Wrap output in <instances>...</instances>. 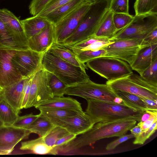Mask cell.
<instances>
[{"label": "cell", "instance_id": "cell-26", "mask_svg": "<svg viewBox=\"0 0 157 157\" xmlns=\"http://www.w3.org/2000/svg\"><path fill=\"white\" fill-rule=\"evenodd\" d=\"M39 116L32 124L25 128L31 133L38 134L44 137L55 127V125L40 113Z\"/></svg>", "mask_w": 157, "mask_h": 157}, {"label": "cell", "instance_id": "cell-7", "mask_svg": "<svg viewBox=\"0 0 157 157\" xmlns=\"http://www.w3.org/2000/svg\"><path fill=\"white\" fill-rule=\"evenodd\" d=\"M157 28V13L135 15L131 22L119 31L111 39L143 40L147 34Z\"/></svg>", "mask_w": 157, "mask_h": 157}, {"label": "cell", "instance_id": "cell-42", "mask_svg": "<svg viewBox=\"0 0 157 157\" xmlns=\"http://www.w3.org/2000/svg\"><path fill=\"white\" fill-rule=\"evenodd\" d=\"M51 0H32L29 6L30 13L33 16L37 15Z\"/></svg>", "mask_w": 157, "mask_h": 157}, {"label": "cell", "instance_id": "cell-38", "mask_svg": "<svg viewBox=\"0 0 157 157\" xmlns=\"http://www.w3.org/2000/svg\"><path fill=\"white\" fill-rule=\"evenodd\" d=\"M40 115V113L34 115L31 113L23 116H19L12 125L17 128H25L32 124Z\"/></svg>", "mask_w": 157, "mask_h": 157}, {"label": "cell", "instance_id": "cell-4", "mask_svg": "<svg viewBox=\"0 0 157 157\" xmlns=\"http://www.w3.org/2000/svg\"><path fill=\"white\" fill-rule=\"evenodd\" d=\"M110 1L111 0H100L91 4L75 31L68 38L59 44L72 45L94 36L109 9Z\"/></svg>", "mask_w": 157, "mask_h": 157}, {"label": "cell", "instance_id": "cell-40", "mask_svg": "<svg viewBox=\"0 0 157 157\" xmlns=\"http://www.w3.org/2000/svg\"><path fill=\"white\" fill-rule=\"evenodd\" d=\"M113 42L114 40L111 39L105 38L103 39L95 41L82 49L71 50L73 52L86 50L98 51L113 43Z\"/></svg>", "mask_w": 157, "mask_h": 157}, {"label": "cell", "instance_id": "cell-47", "mask_svg": "<svg viewBox=\"0 0 157 157\" xmlns=\"http://www.w3.org/2000/svg\"><path fill=\"white\" fill-rule=\"evenodd\" d=\"M156 120H157V116H154L151 117L144 122H139L138 123L140 126L142 132L145 131Z\"/></svg>", "mask_w": 157, "mask_h": 157}, {"label": "cell", "instance_id": "cell-5", "mask_svg": "<svg viewBox=\"0 0 157 157\" xmlns=\"http://www.w3.org/2000/svg\"><path fill=\"white\" fill-rule=\"evenodd\" d=\"M106 84L113 91H121L141 98L157 101V84L149 82L141 75L133 73Z\"/></svg>", "mask_w": 157, "mask_h": 157}, {"label": "cell", "instance_id": "cell-51", "mask_svg": "<svg viewBox=\"0 0 157 157\" xmlns=\"http://www.w3.org/2000/svg\"><path fill=\"white\" fill-rule=\"evenodd\" d=\"M4 125L3 123L0 120V127Z\"/></svg>", "mask_w": 157, "mask_h": 157}, {"label": "cell", "instance_id": "cell-25", "mask_svg": "<svg viewBox=\"0 0 157 157\" xmlns=\"http://www.w3.org/2000/svg\"><path fill=\"white\" fill-rule=\"evenodd\" d=\"M20 149L28 151L38 155H52L53 148L48 145L44 142V137H39L21 143Z\"/></svg>", "mask_w": 157, "mask_h": 157}, {"label": "cell", "instance_id": "cell-19", "mask_svg": "<svg viewBox=\"0 0 157 157\" xmlns=\"http://www.w3.org/2000/svg\"><path fill=\"white\" fill-rule=\"evenodd\" d=\"M157 59V44L140 50L130 66L132 70L141 75L143 72Z\"/></svg>", "mask_w": 157, "mask_h": 157}, {"label": "cell", "instance_id": "cell-9", "mask_svg": "<svg viewBox=\"0 0 157 157\" xmlns=\"http://www.w3.org/2000/svg\"><path fill=\"white\" fill-rule=\"evenodd\" d=\"M49 72L42 68L33 76L25 109L36 107L54 96L49 85Z\"/></svg>", "mask_w": 157, "mask_h": 157}, {"label": "cell", "instance_id": "cell-41", "mask_svg": "<svg viewBox=\"0 0 157 157\" xmlns=\"http://www.w3.org/2000/svg\"><path fill=\"white\" fill-rule=\"evenodd\" d=\"M71 0H51L37 15L44 17L54 10Z\"/></svg>", "mask_w": 157, "mask_h": 157}, {"label": "cell", "instance_id": "cell-50", "mask_svg": "<svg viewBox=\"0 0 157 157\" xmlns=\"http://www.w3.org/2000/svg\"><path fill=\"white\" fill-rule=\"evenodd\" d=\"M85 2L90 4L94 3L100 0H83Z\"/></svg>", "mask_w": 157, "mask_h": 157}, {"label": "cell", "instance_id": "cell-44", "mask_svg": "<svg viewBox=\"0 0 157 157\" xmlns=\"http://www.w3.org/2000/svg\"><path fill=\"white\" fill-rule=\"evenodd\" d=\"M33 76L25 78L23 91V95L21 105V109H25L28 101Z\"/></svg>", "mask_w": 157, "mask_h": 157}, {"label": "cell", "instance_id": "cell-1", "mask_svg": "<svg viewBox=\"0 0 157 157\" xmlns=\"http://www.w3.org/2000/svg\"><path fill=\"white\" fill-rule=\"evenodd\" d=\"M136 121L127 119L99 122L67 144L59 147V152H68L94 144L104 138L125 135L136 125Z\"/></svg>", "mask_w": 157, "mask_h": 157}, {"label": "cell", "instance_id": "cell-46", "mask_svg": "<svg viewBox=\"0 0 157 157\" xmlns=\"http://www.w3.org/2000/svg\"><path fill=\"white\" fill-rule=\"evenodd\" d=\"M76 136L75 135L69 133L59 139L56 142L53 148L63 146L75 139Z\"/></svg>", "mask_w": 157, "mask_h": 157}, {"label": "cell", "instance_id": "cell-35", "mask_svg": "<svg viewBox=\"0 0 157 157\" xmlns=\"http://www.w3.org/2000/svg\"><path fill=\"white\" fill-rule=\"evenodd\" d=\"M134 16L129 13H113V22L118 31L128 25L132 20Z\"/></svg>", "mask_w": 157, "mask_h": 157}, {"label": "cell", "instance_id": "cell-22", "mask_svg": "<svg viewBox=\"0 0 157 157\" xmlns=\"http://www.w3.org/2000/svg\"><path fill=\"white\" fill-rule=\"evenodd\" d=\"M85 2L83 0H71L54 10L44 17L55 25Z\"/></svg>", "mask_w": 157, "mask_h": 157}, {"label": "cell", "instance_id": "cell-6", "mask_svg": "<svg viewBox=\"0 0 157 157\" xmlns=\"http://www.w3.org/2000/svg\"><path fill=\"white\" fill-rule=\"evenodd\" d=\"M86 65L107 81L115 80L133 73L127 63L113 57H98L87 61Z\"/></svg>", "mask_w": 157, "mask_h": 157}, {"label": "cell", "instance_id": "cell-52", "mask_svg": "<svg viewBox=\"0 0 157 157\" xmlns=\"http://www.w3.org/2000/svg\"><path fill=\"white\" fill-rule=\"evenodd\" d=\"M2 88L0 86V94H1V92L2 91Z\"/></svg>", "mask_w": 157, "mask_h": 157}, {"label": "cell", "instance_id": "cell-30", "mask_svg": "<svg viewBox=\"0 0 157 157\" xmlns=\"http://www.w3.org/2000/svg\"><path fill=\"white\" fill-rule=\"evenodd\" d=\"M0 48L15 50H23L14 42L6 26L0 19Z\"/></svg>", "mask_w": 157, "mask_h": 157}, {"label": "cell", "instance_id": "cell-24", "mask_svg": "<svg viewBox=\"0 0 157 157\" xmlns=\"http://www.w3.org/2000/svg\"><path fill=\"white\" fill-rule=\"evenodd\" d=\"M113 13L108 10L102 20L94 36L111 39L118 32L113 21Z\"/></svg>", "mask_w": 157, "mask_h": 157}, {"label": "cell", "instance_id": "cell-8", "mask_svg": "<svg viewBox=\"0 0 157 157\" xmlns=\"http://www.w3.org/2000/svg\"><path fill=\"white\" fill-rule=\"evenodd\" d=\"M65 94L86 100L91 99L114 103L115 99L118 97L106 84L97 83L90 79L86 82L67 87Z\"/></svg>", "mask_w": 157, "mask_h": 157}, {"label": "cell", "instance_id": "cell-45", "mask_svg": "<svg viewBox=\"0 0 157 157\" xmlns=\"http://www.w3.org/2000/svg\"><path fill=\"white\" fill-rule=\"evenodd\" d=\"M119 137V138L107 144L105 148L107 150L110 151L113 150L121 143L134 137L135 136L133 134L131 133L126 135L125 134Z\"/></svg>", "mask_w": 157, "mask_h": 157}, {"label": "cell", "instance_id": "cell-23", "mask_svg": "<svg viewBox=\"0 0 157 157\" xmlns=\"http://www.w3.org/2000/svg\"><path fill=\"white\" fill-rule=\"evenodd\" d=\"M48 51L71 64L85 70L88 69V67L86 64L82 63L79 60L76 54L73 51L64 45L54 43Z\"/></svg>", "mask_w": 157, "mask_h": 157}, {"label": "cell", "instance_id": "cell-28", "mask_svg": "<svg viewBox=\"0 0 157 157\" xmlns=\"http://www.w3.org/2000/svg\"><path fill=\"white\" fill-rule=\"evenodd\" d=\"M40 113L50 120L76 115L84 112L82 109H64L52 108H39Z\"/></svg>", "mask_w": 157, "mask_h": 157}, {"label": "cell", "instance_id": "cell-11", "mask_svg": "<svg viewBox=\"0 0 157 157\" xmlns=\"http://www.w3.org/2000/svg\"><path fill=\"white\" fill-rule=\"evenodd\" d=\"M43 54L29 48L16 50L12 61L22 78H26L42 68L41 62Z\"/></svg>", "mask_w": 157, "mask_h": 157}, {"label": "cell", "instance_id": "cell-39", "mask_svg": "<svg viewBox=\"0 0 157 157\" xmlns=\"http://www.w3.org/2000/svg\"><path fill=\"white\" fill-rule=\"evenodd\" d=\"M141 76L146 80L157 84V59L143 72Z\"/></svg>", "mask_w": 157, "mask_h": 157}, {"label": "cell", "instance_id": "cell-33", "mask_svg": "<svg viewBox=\"0 0 157 157\" xmlns=\"http://www.w3.org/2000/svg\"><path fill=\"white\" fill-rule=\"evenodd\" d=\"M68 133H69L65 129L56 126L47 136L44 137V140L48 145L53 148L59 139Z\"/></svg>", "mask_w": 157, "mask_h": 157}, {"label": "cell", "instance_id": "cell-43", "mask_svg": "<svg viewBox=\"0 0 157 157\" xmlns=\"http://www.w3.org/2000/svg\"><path fill=\"white\" fill-rule=\"evenodd\" d=\"M157 44V28L154 29L143 39L141 44V49Z\"/></svg>", "mask_w": 157, "mask_h": 157}, {"label": "cell", "instance_id": "cell-21", "mask_svg": "<svg viewBox=\"0 0 157 157\" xmlns=\"http://www.w3.org/2000/svg\"><path fill=\"white\" fill-rule=\"evenodd\" d=\"M21 21L28 39L39 33L51 23L45 17L37 15L21 20Z\"/></svg>", "mask_w": 157, "mask_h": 157}, {"label": "cell", "instance_id": "cell-18", "mask_svg": "<svg viewBox=\"0 0 157 157\" xmlns=\"http://www.w3.org/2000/svg\"><path fill=\"white\" fill-rule=\"evenodd\" d=\"M25 78H22L16 82L3 88L1 93L4 99L20 113L21 109Z\"/></svg>", "mask_w": 157, "mask_h": 157}, {"label": "cell", "instance_id": "cell-10", "mask_svg": "<svg viewBox=\"0 0 157 157\" xmlns=\"http://www.w3.org/2000/svg\"><path fill=\"white\" fill-rule=\"evenodd\" d=\"M142 40L133 39L113 40V43L102 48L106 51L105 56L120 59L131 66L141 49Z\"/></svg>", "mask_w": 157, "mask_h": 157}, {"label": "cell", "instance_id": "cell-2", "mask_svg": "<svg viewBox=\"0 0 157 157\" xmlns=\"http://www.w3.org/2000/svg\"><path fill=\"white\" fill-rule=\"evenodd\" d=\"M86 113L95 124L127 119H133L138 122L145 111L138 109L124 103L112 102L89 99Z\"/></svg>", "mask_w": 157, "mask_h": 157}, {"label": "cell", "instance_id": "cell-12", "mask_svg": "<svg viewBox=\"0 0 157 157\" xmlns=\"http://www.w3.org/2000/svg\"><path fill=\"white\" fill-rule=\"evenodd\" d=\"M91 4L85 2L55 25V43H60L70 36L78 26Z\"/></svg>", "mask_w": 157, "mask_h": 157}, {"label": "cell", "instance_id": "cell-37", "mask_svg": "<svg viewBox=\"0 0 157 157\" xmlns=\"http://www.w3.org/2000/svg\"><path fill=\"white\" fill-rule=\"evenodd\" d=\"M157 128V120L146 130L142 132L138 135L135 137L133 141L135 144L142 145L155 132Z\"/></svg>", "mask_w": 157, "mask_h": 157}, {"label": "cell", "instance_id": "cell-13", "mask_svg": "<svg viewBox=\"0 0 157 157\" xmlns=\"http://www.w3.org/2000/svg\"><path fill=\"white\" fill-rule=\"evenodd\" d=\"M31 133L26 129L13 125L0 127V155L10 154L15 146L22 140L28 138Z\"/></svg>", "mask_w": 157, "mask_h": 157}, {"label": "cell", "instance_id": "cell-32", "mask_svg": "<svg viewBox=\"0 0 157 157\" xmlns=\"http://www.w3.org/2000/svg\"><path fill=\"white\" fill-rule=\"evenodd\" d=\"M49 85L54 96L63 97L65 94L67 86L56 76L50 72Z\"/></svg>", "mask_w": 157, "mask_h": 157}, {"label": "cell", "instance_id": "cell-36", "mask_svg": "<svg viewBox=\"0 0 157 157\" xmlns=\"http://www.w3.org/2000/svg\"><path fill=\"white\" fill-rule=\"evenodd\" d=\"M129 0H111L109 10L113 13L128 14Z\"/></svg>", "mask_w": 157, "mask_h": 157}, {"label": "cell", "instance_id": "cell-16", "mask_svg": "<svg viewBox=\"0 0 157 157\" xmlns=\"http://www.w3.org/2000/svg\"><path fill=\"white\" fill-rule=\"evenodd\" d=\"M16 51L0 48V86L2 88L23 78L12 62Z\"/></svg>", "mask_w": 157, "mask_h": 157}, {"label": "cell", "instance_id": "cell-48", "mask_svg": "<svg viewBox=\"0 0 157 157\" xmlns=\"http://www.w3.org/2000/svg\"><path fill=\"white\" fill-rule=\"evenodd\" d=\"M142 99L145 103L149 110L157 111V101L144 98Z\"/></svg>", "mask_w": 157, "mask_h": 157}, {"label": "cell", "instance_id": "cell-27", "mask_svg": "<svg viewBox=\"0 0 157 157\" xmlns=\"http://www.w3.org/2000/svg\"><path fill=\"white\" fill-rule=\"evenodd\" d=\"M19 113L4 99L1 94L0 120L4 125H12L19 117Z\"/></svg>", "mask_w": 157, "mask_h": 157}, {"label": "cell", "instance_id": "cell-31", "mask_svg": "<svg viewBox=\"0 0 157 157\" xmlns=\"http://www.w3.org/2000/svg\"><path fill=\"white\" fill-rule=\"evenodd\" d=\"M134 7L135 15L157 13V0H136Z\"/></svg>", "mask_w": 157, "mask_h": 157}, {"label": "cell", "instance_id": "cell-3", "mask_svg": "<svg viewBox=\"0 0 157 157\" xmlns=\"http://www.w3.org/2000/svg\"><path fill=\"white\" fill-rule=\"evenodd\" d=\"M41 63L43 68L55 75L67 87L90 80L85 69L65 61L48 50L43 53Z\"/></svg>", "mask_w": 157, "mask_h": 157}, {"label": "cell", "instance_id": "cell-49", "mask_svg": "<svg viewBox=\"0 0 157 157\" xmlns=\"http://www.w3.org/2000/svg\"><path fill=\"white\" fill-rule=\"evenodd\" d=\"M130 130L131 131V133L134 135L135 137L138 135L142 132L139 123L136 126L135 125Z\"/></svg>", "mask_w": 157, "mask_h": 157}, {"label": "cell", "instance_id": "cell-34", "mask_svg": "<svg viewBox=\"0 0 157 157\" xmlns=\"http://www.w3.org/2000/svg\"><path fill=\"white\" fill-rule=\"evenodd\" d=\"M74 52L79 60L84 63L92 59L105 56L106 54V51L103 48L98 51L86 50Z\"/></svg>", "mask_w": 157, "mask_h": 157}, {"label": "cell", "instance_id": "cell-29", "mask_svg": "<svg viewBox=\"0 0 157 157\" xmlns=\"http://www.w3.org/2000/svg\"><path fill=\"white\" fill-rule=\"evenodd\" d=\"M114 91L117 96L122 99L123 102L128 106L144 111L148 110L145 103L140 97L121 91Z\"/></svg>", "mask_w": 157, "mask_h": 157}, {"label": "cell", "instance_id": "cell-15", "mask_svg": "<svg viewBox=\"0 0 157 157\" xmlns=\"http://www.w3.org/2000/svg\"><path fill=\"white\" fill-rule=\"evenodd\" d=\"M0 19L6 26L14 42L23 50L29 48L28 39L21 20L6 9H0Z\"/></svg>", "mask_w": 157, "mask_h": 157}, {"label": "cell", "instance_id": "cell-17", "mask_svg": "<svg viewBox=\"0 0 157 157\" xmlns=\"http://www.w3.org/2000/svg\"><path fill=\"white\" fill-rule=\"evenodd\" d=\"M55 25L50 23L37 34L28 39L29 48L44 53L55 42Z\"/></svg>", "mask_w": 157, "mask_h": 157}, {"label": "cell", "instance_id": "cell-20", "mask_svg": "<svg viewBox=\"0 0 157 157\" xmlns=\"http://www.w3.org/2000/svg\"><path fill=\"white\" fill-rule=\"evenodd\" d=\"M52 108L64 109H82L81 103L76 100L70 97L54 96L35 108Z\"/></svg>", "mask_w": 157, "mask_h": 157}, {"label": "cell", "instance_id": "cell-14", "mask_svg": "<svg viewBox=\"0 0 157 157\" xmlns=\"http://www.w3.org/2000/svg\"><path fill=\"white\" fill-rule=\"evenodd\" d=\"M55 126L62 127L76 136L86 132L95 124L85 112L72 116L50 120Z\"/></svg>", "mask_w": 157, "mask_h": 157}]
</instances>
